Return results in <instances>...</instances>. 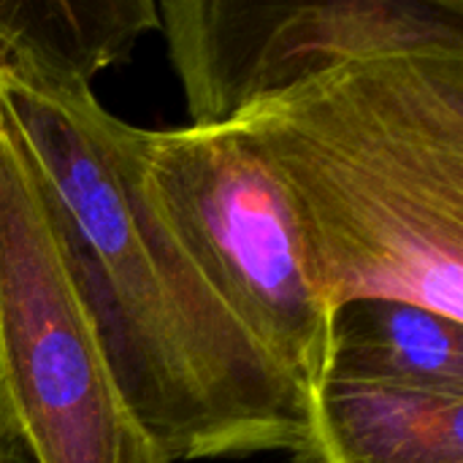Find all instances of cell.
Wrapping results in <instances>:
<instances>
[{"label":"cell","instance_id":"cell-10","mask_svg":"<svg viewBox=\"0 0 463 463\" xmlns=\"http://www.w3.org/2000/svg\"><path fill=\"white\" fill-rule=\"evenodd\" d=\"M0 73H3V62H0Z\"/></svg>","mask_w":463,"mask_h":463},{"label":"cell","instance_id":"cell-9","mask_svg":"<svg viewBox=\"0 0 463 463\" xmlns=\"http://www.w3.org/2000/svg\"><path fill=\"white\" fill-rule=\"evenodd\" d=\"M0 463H30L14 445H5L0 442Z\"/></svg>","mask_w":463,"mask_h":463},{"label":"cell","instance_id":"cell-2","mask_svg":"<svg viewBox=\"0 0 463 463\" xmlns=\"http://www.w3.org/2000/svg\"><path fill=\"white\" fill-rule=\"evenodd\" d=\"M331 315L364 298L463 323V54L353 62L241 109Z\"/></svg>","mask_w":463,"mask_h":463},{"label":"cell","instance_id":"cell-4","mask_svg":"<svg viewBox=\"0 0 463 463\" xmlns=\"http://www.w3.org/2000/svg\"><path fill=\"white\" fill-rule=\"evenodd\" d=\"M141 182L233 317L304 396L328 377L331 309L282 187L228 125L128 122Z\"/></svg>","mask_w":463,"mask_h":463},{"label":"cell","instance_id":"cell-3","mask_svg":"<svg viewBox=\"0 0 463 463\" xmlns=\"http://www.w3.org/2000/svg\"><path fill=\"white\" fill-rule=\"evenodd\" d=\"M0 442L30 463H168L122 399L41 174L3 114Z\"/></svg>","mask_w":463,"mask_h":463},{"label":"cell","instance_id":"cell-5","mask_svg":"<svg viewBox=\"0 0 463 463\" xmlns=\"http://www.w3.org/2000/svg\"><path fill=\"white\" fill-rule=\"evenodd\" d=\"M157 11L190 125H228L241 109L353 62L463 54V0H165Z\"/></svg>","mask_w":463,"mask_h":463},{"label":"cell","instance_id":"cell-6","mask_svg":"<svg viewBox=\"0 0 463 463\" xmlns=\"http://www.w3.org/2000/svg\"><path fill=\"white\" fill-rule=\"evenodd\" d=\"M309 463H463V393L328 377L307 396Z\"/></svg>","mask_w":463,"mask_h":463},{"label":"cell","instance_id":"cell-7","mask_svg":"<svg viewBox=\"0 0 463 463\" xmlns=\"http://www.w3.org/2000/svg\"><path fill=\"white\" fill-rule=\"evenodd\" d=\"M157 27L152 0H0L3 73L46 90H92Z\"/></svg>","mask_w":463,"mask_h":463},{"label":"cell","instance_id":"cell-8","mask_svg":"<svg viewBox=\"0 0 463 463\" xmlns=\"http://www.w3.org/2000/svg\"><path fill=\"white\" fill-rule=\"evenodd\" d=\"M328 377L463 393V323L402 301H350L331 320Z\"/></svg>","mask_w":463,"mask_h":463},{"label":"cell","instance_id":"cell-1","mask_svg":"<svg viewBox=\"0 0 463 463\" xmlns=\"http://www.w3.org/2000/svg\"><path fill=\"white\" fill-rule=\"evenodd\" d=\"M57 236L130 412L168 463L307 445V396L233 317L149 198L128 122L92 90L0 73Z\"/></svg>","mask_w":463,"mask_h":463}]
</instances>
